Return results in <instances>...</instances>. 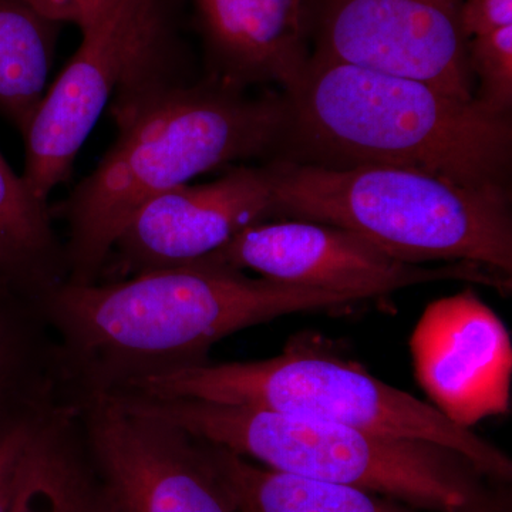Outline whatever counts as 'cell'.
<instances>
[{"instance_id":"obj_12","label":"cell","mask_w":512,"mask_h":512,"mask_svg":"<svg viewBox=\"0 0 512 512\" xmlns=\"http://www.w3.org/2000/svg\"><path fill=\"white\" fill-rule=\"evenodd\" d=\"M409 348L417 383L451 423L473 430L510 413L511 335L471 286L429 303Z\"/></svg>"},{"instance_id":"obj_21","label":"cell","mask_w":512,"mask_h":512,"mask_svg":"<svg viewBox=\"0 0 512 512\" xmlns=\"http://www.w3.org/2000/svg\"><path fill=\"white\" fill-rule=\"evenodd\" d=\"M461 23L468 39L512 25V0H463Z\"/></svg>"},{"instance_id":"obj_20","label":"cell","mask_w":512,"mask_h":512,"mask_svg":"<svg viewBox=\"0 0 512 512\" xmlns=\"http://www.w3.org/2000/svg\"><path fill=\"white\" fill-rule=\"evenodd\" d=\"M57 406L19 414L0 424V512L12 511L23 454L37 427Z\"/></svg>"},{"instance_id":"obj_17","label":"cell","mask_w":512,"mask_h":512,"mask_svg":"<svg viewBox=\"0 0 512 512\" xmlns=\"http://www.w3.org/2000/svg\"><path fill=\"white\" fill-rule=\"evenodd\" d=\"M62 403L56 342L39 305L0 285V424Z\"/></svg>"},{"instance_id":"obj_5","label":"cell","mask_w":512,"mask_h":512,"mask_svg":"<svg viewBox=\"0 0 512 512\" xmlns=\"http://www.w3.org/2000/svg\"><path fill=\"white\" fill-rule=\"evenodd\" d=\"M266 163L275 220L349 229L410 264L471 262L512 278L511 192L477 190L406 168Z\"/></svg>"},{"instance_id":"obj_1","label":"cell","mask_w":512,"mask_h":512,"mask_svg":"<svg viewBox=\"0 0 512 512\" xmlns=\"http://www.w3.org/2000/svg\"><path fill=\"white\" fill-rule=\"evenodd\" d=\"M343 293L191 262L117 281L64 282L40 302L57 349L63 402L111 396L207 362L220 340L299 312H349Z\"/></svg>"},{"instance_id":"obj_13","label":"cell","mask_w":512,"mask_h":512,"mask_svg":"<svg viewBox=\"0 0 512 512\" xmlns=\"http://www.w3.org/2000/svg\"><path fill=\"white\" fill-rule=\"evenodd\" d=\"M207 76L238 89H291L311 59L302 0H191Z\"/></svg>"},{"instance_id":"obj_22","label":"cell","mask_w":512,"mask_h":512,"mask_svg":"<svg viewBox=\"0 0 512 512\" xmlns=\"http://www.w3.org/2000/svg\"><path fill=\"white\" fill-rule=\"evenodd\" d=\"M28 2L62 25L72 23L77 28H82L84 23L100 9L104 0H28Z\"/></svg>"},{"instance_id":"obj_3","label":"cell","mask_w":512,"mask_h":512,"mask_svg":"<svg viewBox=\"0 0 512 512\" xmlns=\"http://www.w3.org/2000/svg\"><path fill=\"white\" fill-rule=\"evenodd\" d=\"M286 121L284 93L254 94L210 76L138 104L60 208L67 284L99 282L123 229L158 195L210 171L274 160Z\"/></svg>"},{"instance_id":"obj_10","label":"cell","mask_w":512,"mask_h":512,"mask_svg":"<svg viewBox=\"0 0 512 512\" xmlns=\"http://www.w3.org/2000/svg\"><path fill=\"white\" fill-rule=\"evenodd\" d=\"M463 0H302L312 59L426 82L473 100Z\"/></svg>"},{"instance_id":"obj_16","label":"cell","mask_w":512,"mask_h":512,"mask_svg":"<svg viewBox=\"0 0 512 512\" xmlns=\"http://www.w3.org/2000/svg\"><path fill=\"white\" fill-rule=\"evenodd\" d=\"M202 443L238 512H430L352 485L269 470L225 448Z\"/></svg>"},{"instance_id":"obj_11","label":"cell","mask_w":512,"mask_h":512,"mask_svg":"<svg viewBox=\"0 0 512 512\" xmlns=\"http://www.w3.org/2000/svg\"><path fill=\"white\" fill-rule=\"evenodd\" d=\"M274 220L269 164L234 165L211 183L181 185L143 205L114 244L101 278L117 281L200 261L244 229Z\"/></svg>"},{"instance_id":"obj_2","label":"cell","mask_w":512,"mask_h":512,"mask_svg":"<svg viewBox=\"0 0 512 512\" xmlns=\"http://www.w3.org/2000/svg\"><path fill=\"white\" fill-rule=\"evenodd\" d=\"M282 93L288 121L274 160L406 168L477 190L511 192V117L494 116L474 99L312 57Z\"/></svg>"},{"instance_id":"obj_14","label":"cell","mask_w":512,"mask_h":512,"mask_svg":"<svg viewBox=\"0 0 512 512\" xmlns=\"http://www.w3.org/2000/svg\"><path fill=\"white\" fill-rule=\"evenodd\" d=\"M66 281L49 202L36 197L0 153V285L40 305Z\"/></svg>"},{"instance_id":"obj_15","label":"cell","mask_w":512,"mask_h":512,"mask_svg":"<svg viewBox=\"0 0 512 512\" xmlns=\"http://www.w3.org/2000/svg\"><path fill=\"white\" fill-rule=\"evenodd\" d=\"M10 512H99L82 430L67 404L57 406L29 441Z\"/></svg>"},{"instance_id":"obj_6","label":"cell","mask_w":512,"mask_h":512,"mask_svg":"<svg viewBox=\"0 0 512 512\" xmlns=\"http://www.w3.org/2000/svg\"><path fill=\"white\" fill-rule=\"evenodd\" d=\"M116 394L255 407L346 424L379 436L430 441L470 458L497 483L512 478L511 458L501 448L451 423L429 402L370 375L312 332L293 335L281 355L269 359L207 360L147 377Z\"/></svg>"},{"instance_id":"obj_19","label":"cell","mask_w":512,"mask_h":512,"mask_svg":"<svg viewBox=\"0 0 512 512\" xmlns=\"http://www.w3.org/2000/svg\"><path fill=\"white\" fill-rule=\"evenodd\" d=\"M467 60L478 106L494 116L511 117L512 25L470 37Z\"/></svg>"},{"instance_id":"obj_9","label":"cell","mask_w":512,"mask_h":512,"mask_svg":"<svg viewBox=\"0 0 512 512\" xmlns=\"http://www.w3.org/2000/svg\"><path fill=\"white\" fill-rule=\"evenodd\" d=\"M72 407L99 512H238L201 440L106 397Z\"/></svg>"},{"instance_id":"obj_8","label":"cell","mask_w":512,"mask_h":512,"mask_svg":"<svg viewBox=\"0 0 512 512\" xmlns=\"http://www.w3.org/2000/svg\"><path fill=\"white\" fill-rule=\"evenodd\" d=\"M262 278L343 293L365 302L440 281L484 285L510 295L511 276L471 262L410 264L349 229L322 222L274 220L252 225L200 259ZM197 262V261H195Z\"/></svg>"},{"instance_id":"obj_7","label":"cell","mask_w":512,"mask_h":512,"mask_svg":"<svg viewBox=\"0 0 512 512\" xmlns=\"http://www.w3.org/2000/svg\"><path fill=\"white\" fill-rule=\"evenodd\" d=\"M180 0H104L28 128L22 177L40 200L67 180L101 114L188 82Z\"/></svg>"},{"instance_id":"obj_4","label":"cell","mask_w":512,"mask_h":512,"mask_svg":"<svg viewBox=\"0 0 512 512\" xmlns=\"http://www.w3.org/2000/svg\"><path fill=\"white\" fill-rule=\"evenodd\" d=\"M110 399L289 476L352 485L430 512H508L507 498L494 488L501 483L430 441L234 404L133 394Z\"/></svg>"},{"instance_id":"obj_18","label":"cell","mask_w":512,"mask_h":512,"mask_svg":"<svg viewBox=\"0 0 512 512\" xmlns=\"http://www.w3.org/2000/svg\"><path fill=\"white\" fill-rule=\"evenodd\" d=\"M62 26L28 0H0V114L20 134L49 89Z\"/></svg>"}]
</instances>
